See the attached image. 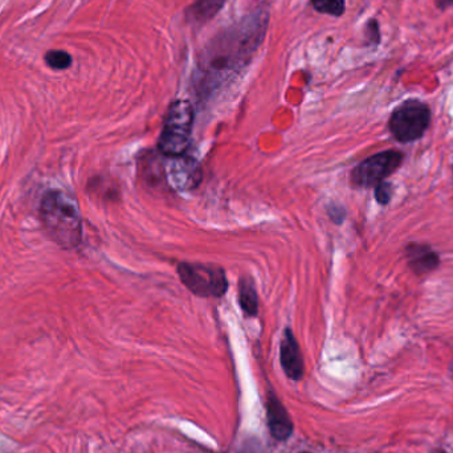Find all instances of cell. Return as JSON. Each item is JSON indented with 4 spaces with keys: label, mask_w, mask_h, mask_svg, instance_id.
Returning a JSON list of instances; mask_svg holds the SVG:
<instances>
[{
    "label": "cell",
    "mask_w": 453,
    "mask_h": 453,
    "mask_svg": "<svg viewBox=\"0 0 453 453\" xmlns=\"http://www.w3.org/2000/svg\"><path fill=\"white\" fill-rule=\"evenodd\" d=\"M262 23L259 16L245 20L213 41L199 64L204 87L213 89L216 82L248 63L265 33V24L262 26Z\"/></svg>",
    "instance_id": "obj_1"
},
{
    "label": "cell",
    "mask_w": 453,
    "mask_h": 453,
    "mask_svg": "<svg viewBox=\"0 0 453 453\" xmlns=\"http://www.w3.org/2000/svg\"><path fill=\"white\" fill-rule=\"evenodd\" d=\"M40 219L49 238L64 250L81 243L82 220L76 203L61 191H49L40 206Z\"/></svg>",
    "instance_id": "obj_2"
},
{
    "label": "cell",
    "mask_w": 453,
    "mask_h": 453,
    "mask_svg": "<svg viewBox=\"0 0 453 453\" xmlns=\"http://www.w3.org/2000/svg\"><path fill=\"white\" fill-rule=\"evenodd\" d=\"M193 109L188 101H175L164 117V129L158 141L161 153L167 156L183 155L193 132Z\"/></svg>",
    "instance_id": "obj_3"
},
{
    "label": "cell",
    "mask_w": 453,
    "mask_h": 453,
    "mask_svg": "<svg viewBox=\"0 0 453 453\" xmlns=\"http://www.w3.org/2000/svg\"><path fill=\"white\" fill-rule=\"evenodd\" d=\"M431 109L419 100H407L395 107L388 121V129L396 141L410 144L425 135L431 124Z\"/></svg>",
    "instance_id": "obj_4"
},
{
    "label": "cell",
    "mask_w": 453,
    "mask_h": 453,
    "mask_svg": "<svg viewBox=\"0 0 453 453\" xmlns=\"http://www.w3.org/2000/svg\"><path fill=\"white\" fill-rule=\"evenodd\" d=\"M184 285L199 297H220L228 287L222 268L201 262H182L178 267Z\"/></svg>",
    "instance_id": "obj_5"
},
{
    "label": "cell",
    "mask_w": 453,
    "mask_h": 453,
    "mask_svg": "<svg viewBox=\"0 0 453 453\" xmlns=\"http://www.w3.org/2000/svg\"><path fill=\"white\" fill-rule=\"evenodd\" d=\"M405 155L398 150H387L371 155L358 164L351 173V182L356 187L368 188L385 182L387 178L400 167Z\"/></svg>",
    "instance_id": "obj_6"
},
{
    "label": "cell",
    "mask_w": 453,
    "mask_h": 453,
    "mask_svg": "<svg viewBox=\"0 0 453 453\" xmlns=\"http://www.w3.org/2000/svg\"><path fill=\"white\" fill-rule=\"evenodd\" d=\"M202 167L191 156H169L166 164V179L176 191H190L202 182Z\"/></svg>",
    "instance_id": "obj_7"
},
{
    "label": "cell",
    "mask_w": 453,
    "mask_h": 453,
    "mask_svg": "<svg viewBox=\"0 0 453 453\" xmlns=\"http://www.w3.org/2000/svg\"><path fill=\"white\" fill-rule=\"evenodd\" d=\"M267 416L270 434L277 440L289 439L293 432V423L280 399L270 393L267 402Z\"/></svg>",
    "instance_id": "obj_8"
},
{
    "label": "cell",
    "mask_w": 453,
    "mask_h": 453,
    "mask_svg": "<svg viewBox=\"0 0 453 453\" xmlns=\"http://www.w3.org/2000/svg\"><path fill=\"white\" fill-rule=\"evenodd\" d=\"M280 361L285 374L293 380H299L304 376V359L299 343L290 330L285 331L281 341Z\"/></svg>",
    "instance_id": "obj_9"
},
{
    "label": "cell",
    "mask_w": 453,
    "mask_h": 453,
    "mask_svg": "<svg viewBox=\"0 0 453 453\" xmlns=\"http://www.w3.org/2000/svg\"><path fill=\"white\" fill-rule=\"evenodd\" d=\"M405 259L410 268L417 275H427L436 270L440 264L439 255L425 244H410L405 248Z\"/></svg>",
    "instance_id": "obj_10"
},
{
    "label": "cell",
    "mask_w": 453,
    "mask_h": 453,
    "mask_svg": "<svg viewBox=\"0 0 453 453\" xmlns=\"http://www.w3.org/2000/svg\"><path fill=\"white\" fill-rule=\"evenodd\" d=\"M224 1L225 0H196L187 10V20L195 24L208 21L222 9Z\"/></svg>",
    "instance_id": "obj_11"
},
{
    "label": "cell",
    "mask_w": 453,
    "mask_h": 453,
    "mask_svg": "<svg viewBox=\"0 0 453 453\" xmlns=\"http://www.w3.org/2000/svg\"><path fill=\"white\" fill-rule=\"evenodd\" d=\"M239 301L240 307L247 316H256L259 310V299L257 293L255 290V287L252 285L251 281L243 280L240 284V293H239Z\"/></svg>",
    "instance_id": "obj_12"
},
{
    "label": "cell",
    "mask_w": 453,
    "mask_h": 453,
    "mask_svg": "<svg viewBox=\"0 0 453 453\" xmlns=\"http://www.w3.org/2000/svg\"><path fill=\"white\" fill-rule=\"evenodd\" d=\"M316 10L333 16H341L345 12V0H311Z\"/></svg>",
    "instance_id": "obj_13"
},
{
    "label": "cell",
    "mask_w": 453,
    "mask_h": 453,
    "mask_svg": "<svg viewBox=\"0 0 453 453\" xmlns=\"http://www.w3.org/2000/svg\"><path fill=\"white\" fill-rule=\"evenodd\" d=\"M46 61L53 69H67L72 64V58L64 50H49Z\"/></svg>",
    "instance_id": "obj_14"
},
{
    "label": "cell",
    "mask_w": 453,
    "mask_h": 453,
    "mask_svg": "<svg viewBox=\"0 0 453 453\" xmlns=\"http://www.w3.org/2000/svg\"><path fill=\"white\" fill-rule=\"evenodd\" d=\"M391 195H393V186L388 182H382V183L375 186V199L376 202L382 206H386L391 201Z\"/></svg>",
    "instance_id": "obj_15"
},
{
    "label": "cell",
    "mask_w": 453,
    "mask_h": 453,
    "mask_svg": "<svg viewBox=\"0 0 453 453\" xmlns=\"http://www.w3.org/2000/svg\"><path fill=\"white\" fill-rule=\"evenodd\" d=\"M366 36L367 41L370 44H379V40H380V35H379V28H378V23L375 20H371L366 27Z\"/></svg>",
    "instance_id": "obj_16"
},
{
    "label": "cell",
    "mask_w": 453,
    "mask_h": 453,
    "mask_svg": "<svg viewBox=\"0 0 453 453\" xmlns=\"http://www.w3.org/2000/svg\"><path fill=\"white\" fill-rule=\"evenodd\" d=\"M436 3H437V7H440L442 10L453 6V0H436Z\"/></svg>",
    "instance_id": "obj_17"
},
{
    "label": "cell",
    "mask_w": 453,
    "mask_h": 453,
    "mask_svg": "<svg viewBox=\"0 0 453 453\" xmlns=\"http://www.w3.org/2000/svg\"><path fill=\"white\" fill-rule=\"evenodd\" d=\"M432 453H447V452H444V451H434V452Z\"/></svg>",
    "instance_id": "obj_18"
},
{
    "label": "cell",
    "mask_w": 453,
    "mask_h": 453,
    "mask_svg": "<svg viewBox=\"0 0 453 453\" xmlns=\"http://www.w3.org/2000/svg\"><path fill=\"white\" fill-rule=\"evenodd\" d=\"M302 453H309V452H302Z\"/></svg>",
    "instance_id": "obj_19"
}]
</instances>
